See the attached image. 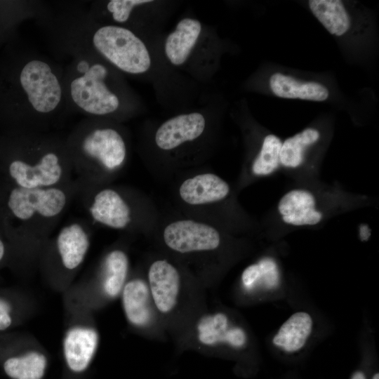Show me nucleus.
<instances>
[{"mask_svg":"<svg viewBox=\"0 0 379 379\" xmlns=\"http://www.w3.org/2000/svg\"><path fill=\"white\" fill-rule=\"evenodd\" d=\"M0 58V127L46 131L66 104L63 74L47 59L5 47Z\"/></svg>","mask_w":379,"mask_h":379,"instance_id":"1","label":"nucleus"},{"mask_svg":"<svg viewBox=\"0 0 379 379\" xmlns=\"http://www.w3.org/2000/svg\"><path fill=\"white\" fill-rule=\"evenodd\" d=\"M76 178L48 188L22 189L0 184V221L11 254L25 263H38L63 215L77 199Z\"/></svg>","mask_w":379,"mask_h":379,"instance_id":"2","label":"nucleus"},{"mask_svg":"<svg viewBox=\"0 0 379 379\" xmlns=\"http://www.w3.org/2000/svg\"><path fill=\"white\" fill-rule=\"evenodd\" d=\"M0 173L4 182L22 189L53 187L75 178L65 139L38 131H2Z\"/></svg>","mask_w":379,"mask_h":379,"instance_id":"3","label":"nucleus"},{"mask_svg":"<svg viewBox=\"0 0 379 379\" xmlns=\"http://www.w3.org/2000/svg\"><path fill=\"white\" fill-rule=\"evenodd\" d=\"M65 140L75 178L83 183L105 185L126 160L121 132L96 118L79 123Z\"/></svg>","mask_w":379,"mask_h":379,"instance_id":"4","label":"nucleus"},{"mask_svg":"<svg viewBox=\"0 0 379 379\" xmlns=\"http://www.w3.org/2000/svg\"><path fill=\"white\" fill-rule=\"evenodd\" d=\"M109 76L104 62L82 48L63 74L66 104L87 118L114 114L120 107L121 100L109 86Z\"/></svg>","mask_w":379,"mask_h":379,"instance_id":"5","label":"nucleus"},{"mask_svg":"<svg viewBox=\"0 0 379 379\" xmlns=\"http://www.w3.org/2000/svg\"><path fill=\"white\" fill-rule=\"evenodd\" d=\"M91 235L88 220L74 218L50 237L38 262L48 279L59 284L72 279L88 253Z\"/></svg>","mask_w":379,"mask_h":379,"instance_id":"6","label":"nucleus"},{"mask_svg":"<svg viewBox=\"0 0 379 379\" xmlns=\"http://www.w3.org/2000/svg\"><path fill=\"white\" fill-rule=\"evenodd\" d=\"M93 52L98 53L118 69L130 74H140L151 65V58L144 42L131 29L117 25H103L83 33Z\"/></svg>","mask_w":379,"mask_h":379,"instance_id":"7","label":"nucleus"},{"mask_svg":"<svg viewBox=\"0 0 379 379\" xmlns=\"http://www.w3.org/2000/svg\"><path fill=\"white\" fill-rule=\"evenodd\" d=\"M77 182V199L92 222L115 230H126L131 226L133 211L122 192L105 185Z\"/></svg>","mask_w":379,"mask_h":379,"instance_id":"8","label":"nucleus"},{"mask_svg":"<svg viewBox=\"0 0 379 379\" xmlns=\"http://www.w3.org/2000/svg\"><path fill=\"white\" fill-rule=\"evenodd\" d=\"M163 238L169 248L181 253L214 250L220 243V234L213 227L192 220L168 224Z\"/></svg>","mask_w":379,"mask_h":379,"instance_id":"9","label":"nucleus"},{"mask_svg":"<svg viewBox=\"0 0 379 379\" xmlns=\"http://www.w3.org/2000/svg\"><path fill=\"white\" fill-rule=\"evenodd\" d=\"M97 328L86 321L72 322L65 329L62 350L68 368L73 372L85 371L92 361L99 346Z\"/></svg>","mask_w":379,"mask_h":379,"instance_id":"10","label":"nucleus"},{"mask_svg":"<svg viewBox=\"0 0 379 379\" xmlns=\"http://www.w3.org/2000/svg\"><path fill=\"white\" fill-rule=\"evenodd\" d=\"M149 290L157 310L170 312L175 306L180 290V275L176 268L165 260L154 261L148 270Z\"/></svg>","mask_w":379,"mask_h":379,"instance_id":"11","label":"nucleus"},{"mask_svg":"<svg viewBox=\"0 0 379 379\" xmlns=\"http://www.w3.org/2000/svg\"><path fill=\"white\" fill-rule=\"evenodd\" d=\"M206 127V119L199 112L183 114L164 122L157 130L155 142L163 150L175 149L199 138Z\"/></svg>","mask_w":379,"mask_h":379,"instance_id":"12","label":"nucleus"},{"mask_svg":"<svg viewBox=\"0 0 379 379\" xmlns=\"http://www.w3.org/2000/svg\"><path fill=\"white\" fill-rule=\"evenodd\" d=\"M278 211L282 220L293 226H311L318 224L322 213L316 208L313 194L302 189L286 192L278 203Z\"/></svg>","mask_w":379,"mask_h":379,"instance_id":"13","label":"nucleus"},{"mask_svg":"<svg viewBox=\"0 0 379 379\" xmlns=\"http://www.w3.org/2000/svg\"><path fill=\"white\" fill-rule=\"evenodd\" d=\"M230 193L229 185L213 173H202L185 180L179 188L183 201L200 205L219 201Z\"/></svg>","mask_w":379,"mask_h":379,"instance_id":"14","label":"nucleus"},{"mask_svg":"<svg viewBox=\"0 0 379 379\" xmlns=\"http://www.w3.org/2000/svg\"><path fill=\"white\" fill-rule=\"evenodd\" d=\"M128 258L124 250L114 248L105 254L99 268L98 282L106 298L114 299L121 294L128 281Z\"/></svg>","mask_w":379,"mask_h":379,"instance_id":"15","label":"nucleus"},{"mask_svg":"<svg viewBox=\"0 0 379 379\" xmlns=\"http://www.w3.org/2000/svg\"><path fill=\"white\" fill-rule=\"evenodd\" d=\"M269 86L272 93L281 98L323 102L330 95L328 88L321 83L301 81L281 72L271 75Z\"/></svg>","mask_w":379,"mask_h":379,"instance_id":"16","label":"nucleus"},{"mask_svg":"<svg viewBox=\"0 0 379 379\" xmlns=\"http://www.w3.org/2000/svg\"><path fill=\"white\" fill-rule=\"evenodd\" d=\"M123 310L128 321L142 328L150 322V293L147 284L140 279L128 280L121 293Z\"/></svg>","mask_w":379,"mask_h":379,"instance_id":"17","label":"nucleus"},{"mask_svg":"<svg viewBox=\"0 0 379 379\" xmlns=\"http://www.w3.org/2000/svg\"><path fill=\"white\" fill-rule=\"evenodd\" d=\"M314 326L312 316L300 311L291 315L272 338L273 344L288 353L300 350L309 339Z\"/></svg>","mask_w":379,"mask_h":379,"instance_id":"18","label":"nucleus"},{"mask_svg":"<svg viewBox=\"0 0 379 379\" xmlns=\"http://www.w3.org/2000/svg\"><path fill=\"white\" fill-rule=\"evenodd\" d=\"M201 31V22L193 18H184L166 38L164 51L168 60L175 66L187 59Z\"/></svg>","mask_w":379,"mask_h":379,"instance_id":"19","label":"nucleus"},{"mask_svg":"<svg viewBox=\"0 0 379 379\" xmlns=\"http://www.w3.org/2000/svg\"><path fill=\"white\" fill-rule=\"evenodd\" d=\"M310 10L328 33L341 36L350 29L349 14L341 1L310 0Z\"/></svg>","mask_w":379,"mask_h":379,"instance_id":"20","label":"nucleus"},{"mask_svg":"<svg viewBox=\"0 0 379 379\" xmlns=\"http://www.w3.org/2000/svg\"><path fill=\"white\" fill-rule=\"evenodd\" d=\"M37 347H30L25 352L8 358L4 369L12 379H41L45 373L48 359Z\"/></svg>","mask_w":379,"mask_h":379,"instance_id":"21","label":"nucleus"},{"mask_svg":"<svg viewBox=\"0 0 379 379\" xmlns=\"http://www.w3.org/2000/svg\"><path fill=\"white\" fill-rule=\"evenodd\" d=\"M320 138L319 131L309 127L286 139L281 144L280 164L290 168L300 166L304 160L307 147L316 143Z\"/></svg>","mask_w":379,"mask_h":379,"instance_id":"22","label":"nucleus"},{"mask_svg":"<svg viewBox=\"0 0 379 379\" xmlns=\"http://www.w3.org/2000/svg\"><path fill=\"white\" fill-rule=\"evenodd\" d=\"M227 318L222 313L204 319L199 325L200 341L206 345H214L223 341L231 345L234 336L235 327L227 330Z\"/></svg>","mask_w":379,"mask_h":379,"instance_id":"23","label":"nucleus"},{"mask_svg":"<svg viewBox=\"0 0 379 379\" xmlns=\"http://www.w3.org/2000/svg\"><path fill=\"white\" fill-rule=\"evenodd\" d=\"M282 142L274 135L268 134L262 141L260 150L252 165L256 175H268L280 164V151Z\"/></svg>","mask_w":379,"mask_h":379,"instance_id":"24","label":"nucleus"},{"mask_svg":"<svg viewBox=\"0 0 379 379\" xmlns=\"http://www.w3.org/2000/svg\"><path fill=\"white\" fill-rule=\"evenodd\" d=\"M25 4L0 0V46L13 40L16 26L27 15Z\"/></svg>","mask_w":379,"mask_h":379,"instance_id":"25","label":"nucleus"},{"mask_svg":"<svg viewBox=\"0 0 379 379\" xmlns=\"http://www.w3.org/2000/svg\"><path fill=\"white\" fill-rule=\"evenodd\" d=\"M149 0H111L106 4V10L117 23L123 24L130 18L137 6L151 3Z\"/></svg>","mask_w":379,"mask_h":379,"instance_id":"26","label":"nucleus"},{"mask_svg":"<svg viewBox=\"0 0 379 379\" xmlns=\"http://www.w3.org/2000/svg\"><path fill=\"white\" fill-rule=\"evenodd\" d=\"M264 276L260 264H255L248 267L242 274V283L246 288H253L260 278Z\"/></svg>","mask_w":379,"mask_h":379,"instance_id":"27","label":"nucleus"},{"mask_svg":"<svg viewBox=\"0 0 379 379\" xmlns=\"http://www.w3.org/2000/svg\"><path fill=\"white\" fill-rule=\"evenodd\" d=\"M12 324L11 307L8 302L0 298V331L8 329Z\"/></svg>","mask_w":379,"mask_h":379,"instance_id":"28","label":"nucleus"},{"mask_svg":"<svg viewBox=\"0 0 379 379\" xmlns=\"http://www.w3.org/2000/svg\"><path fill=\"white\" fill-rule=\"evenodd\" d=\"M11 254L10 245L3 234L0 232V265H1Z\"/></svg>","mask_w":379,"mask_h":379,"instance_id":"29","label":"nucleus"},{"mask_svg":"<svg viewBox=\"0 0 379 379\" xmlns=\"http://www.w3.org/2000/svg\"><path fill=\"white\" fill-rule=\"evenodd\" d=\"M351 379H366V375L362 371H356L353 373Z\"/></svg>","mask_w":379,"mask_h":379,"instance_id":"30","label":"nucleus"},{"mask_svg":"<svg viewBox=\"0 0 379 379\" xmlns=\"http://www.w3.org/2000/svg\"><path fill=\"white\" fill-rule=\"evenodd\" d=\"M372 379H379V373H375V374L373 375Z\"/></svg>","mask_w":379,"mask_h":379,"instance_id":"31","label":"nucleus"},{"mask_svg":"<svg viewBox=\"0 0 379 379\" xmlns=\"http://www.w3.org/2000/svg\"><path fill=\"white\" fill-rule=\"evenodd\" d=\"M0 232H1V233H2V232H1V221H0Z\"/></svg>","mask_w":379,"mask_h":379,"instance_id":"32","label":"nucleus"}]
</instances>
